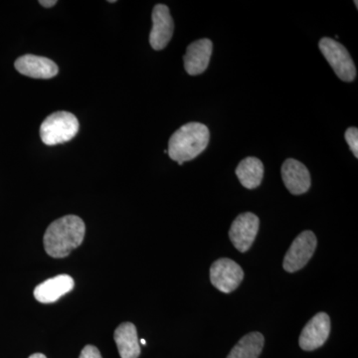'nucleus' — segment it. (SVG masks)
I'll list each match as a JSON object with an SVG mask.
<instances>
[{
	"label": "nucleus",
	"instance_id": "f257e3e1",
	"mask_svg": "<svg viewBox=\"0 0 358 358\" xmlns=\"http://www.w3.org/2000/svg\"><path fill=\"white\" fill-rule=\"evenodd\" d=\"M86 226L76 215H67L52 222L44 235V248L52 258L61 259L69 255L83 242Z\"/></svg>",
	"mask_w": 358,
	"mask_h": 358
},
{
	"label": "nucleus",
	"instance_id": "f03ea898",
	"mask_svg": "<svg viewBox=\"0 0 358 358\" xmlns=\"http://www.w3.org/2000/svg\"><path fill=\"white\" fill-rule=\"evenodd\" d=\"M210 140L209 129L200 122H188L171 136L167 154L171 159L182 166L194 159L206 150Z\"/></svg>",
	"mask_w": 358,
	"mask_h": 358
},
{
	"label": "nucleus",
	"instance_id": "7ed1b4c3",
	"mask_svg": "<svg viewBox=\"0 0 358 358\" xmlns=\"http://www.w3.org/2000/svg\"><path fill=\"white\" fill-rule=\"evenodd\" d=\"M79 131V121L69 112L48 115L40 127V136L45 145H56L73 140Z\"/></svg>",
	"mask_w": 358,
	"mask_h": 358
},
{
	"label": "nucleus",
	"instance_id": "20e7f679",
	"mask_svg": "<svg viewBox=\"0 0 358 358\" xmlns=\"http://www.w3.org/2000/svg\"><path fill=\"white\" fill-rule=\"evenodd\" d=\"M319 47L322 55L341 81L352 82L357 78L355 62L343 44L329 37H324L320 39Z\"/></svg>",
	"mask_w": 358,
	"mask_h": 358
},
{
	"label": "nucleus",
	"instance_id": "39448f33",
	"mask_svg": "<svg viewBox=\"0 0 358 358\" xmlns=\"http://www.w3.org/2000/svg\"><path fill=\"white\" fill-rule=\"evenodd\" d=\"M317 237L312 231H303L291 245L285 256L282 267L289 273H294L307 265L317 248Z\"/></svg>",
	"mask_w": 358,
	"mask_h": 358
},
{
	"label": "nucleus",
	"instance_id": "423d86ee",
	"mask_svg": "<svg viewBox=\"0 0 358 358\" xmlns=\"http://www.w3.org/2000/svg\"><path fill=\"white\" fill-rule=\"evenodd\" d=\"M243 279V270L231 259H218L211 265V284L222 293L229 294L234 292Z\"/></svg>",
	"mask_w": 358,
	"mask_h": 358
},
{
	"label": "nucleus",
	"instance_id": "0eeeda50",
	"mask_svg": "<svg viewBox=\"0 0 358 358\" xmlns=\"http://www.w3.org/2000/svg\"><path fill=\"white\" fill-rule=\"evenodd\" d=\"M260 220L251 212L240 214L231 225L229 237L238 251L245 253L251 248L258 234Z\"/></svg>",
	"mask_w": 358,
	"mask_h": 358
},
{
	"label": "nucleus",
	"instance_id": "6e6552de",
	"mask_svg": "<svg viewBox=\"0 0 358 358\" xmlns=\"http://www.w3.org/2000/svg\"><path fill=\"white\" fill-rule=\"evenodd\" d=\"M152 28L150 34V44L155 51L166 48L173 38L174 23L169 7L157 4L152 14Z\"/></svg>",
	"mask_w": 358,
	"mask_h": 358
},
{
	"label": "nucleus",
	"instance_id": "1a4fd4ad",
	"mask_svg": "<svg viewBox=\"0 0 358 358\" xmlns=\"http://www.w3.org/2000/svg\"><path fill=\"white\" fill-rule=\"evenodd\" d=\"M331 333V320L326 313H319L303 327L300 336V346L312 352L324 345Z\"/></svg>",
	"mask_w": 358,
	"mask_h": 358
},
{
	"label": "nucleus",
	"instance_id": "9d476101",
	"mask_svg": "<svg viewBox=\"0 0 358 358\" xmlns=\"http://www.w3.org/2000/svg\"><path fill=\"white\" fill-rule=\"evenodd\" d=\"M282 178L292 194L301 195L308 192L312 180L305 164L294 159H287L282 166Z\"/></svg>",
	"mask_w": 358,
	"mask_h": 358
},
{
	"label": "nucleus",
	"instance_id": "9b49d317",
	"mask_svg": "<svg viewBox=\"0 0 358 358\" xmlns=\"http://www.w3.org/2000/svg\"><path fill=\"white\" fill-rule=\"evenodd\" d=\"M14 66L20 74L34 79H51L59 72L57 64L50 59L32 54L21 56Z\"/></svg>",
	"mask_w": 358,
	"mask_h": 358
},
{
	"label": "nucleus",
	"instance_id": "f8f14e48",
	"mask_svg": "<svg viewBox=\"0 0 358 358\" xmlns=\"http://www.w3.org/2000/svg\"><path fill=\"white\" fill-rule=\"evenodd\" d=\"M213 44L211 40L204 38L192 42L186 49L183 62L187 74L197 76L206 71L212 55Z\"/></svg>",
	"mask_w": 358,
	"mask_h": 358
},
{
	"label": "nucleus",
	"instance_id": "ddd939ff",
	"mask_svg": "<svg viewBox=\"0 0 358 358\" xmlns=\"http://www.w3.org/2000/svg\"><path fill=\"white\" fill-rule=\"evenodd\" d=\"M75 282L69 275H58L51 278L34 289V296L42 303L57 301L61 296L70 293L74 289Z\"/></svg>",
	"mask_w": 358,
	"mask_h": 358
},
{
	"label": "nucleus",
	"instance_id": "4468645a",
	"mask_svg": "<svg viewBox=\"0 0 358 358\" xmlns=\"http://www.w3.org/2000/svg\"><path fill=\"white\" fill-rule=\"evenodd\" d=\"M114 338L121 358H138L141 355L138 331L131 322H124L115 329Z\"/></svg>",
	"mask_w": 358,
	"mask_h": 358
},
{
	"label": "nucleus",
	"instance_id": "2eb2a0df",
	"mask_svg": "<svg viewBox=\"0 0 358 358\" xmlns=\"http://www.w3.org/2000/svg\"><path fill=\"white\" fill-rule=\"evenodd\" d=\"M236 176L240 183L247 189H255L262 182L264 178V164L257 157H250L242 160L238 164Z\"/></svg>",
	"mask_w": 358,
	"mask_h": 358
},
{
	"label": "nucleus",
	"instance_id": "dca6fc26",
	"mask_svg": "<svg viewBox=\"0 0 358 358\" xmlns=\"http://www.w3.org/2000/svg\"><path fill=\"white\" fill-rule=\"evenodd\" d=\"M263 334L251 333L243 336L231 350L227 358H259L264 348Z\"/></svg>",
	"mask_w": 358,
	"mask_h": 358
},
{
	"label": "nucleus",
	"instance_id": "f3484780",
	"mask_svg": "<svg viewBox=\"0 0 358 358\" xmlns=\"http://www.w3.org/2000/svg\"><path fill=\"white\" fill-rule=\"evenodd\" d=\"M345 141L350 145L352 154L355 155V159H358V129L357 128H350L345 131Z\"/></svg>",
	"mask_w": 358,
	"mask_h": 358
},
{
	"label": "nucleus",
	"instance_id": "a211bd4d",
	"mask_svg": "<svg viewBox=\"0 0 358 358\" xmlns=\"http://www.w3.org/2000/svg\"><path fill=\"white\" fill-rule=\"evenodd\" d=\"M79 358H103L100 350L94 345L85 346Z\"/></svg>",
	"mask_w": 358,
	"mask_h": 358
},
{
	"label": "nucleus",
	"instance_id": "6ab92c4d",
	"mask_svg": "<svg viewBox=\"0 0 358 358\" xmlns=\"http://www.w3.org/2000/svg\"><path fill=\"white\" fill-rule=\"evenodd\" d=\"M39 3L42 6L46 7V8H50V7L55 6L57 4V1L56 0H41V1H39Z\"/></svg>",
	"mask_w": 358,
	"mask_h": 358
},
{
	"label": "nucleus",
	"instance_id": "aec40b11",
	"mask_svg": "<svg viewBox=\"0 0 358 358\" xmlns=\"http://www.w3.org/2000/svg\"><path fill=\"white\" fill-rule=\"evenodd\" d=\"M29 358H47L42 353H34V355H30Z\"/></svg>",
	"mask_w": 358,
	"mask_h": 358
},
{
	"label": "nucleus",
	"instance_id": "412c9836",
	"mask_svg": "<svg viewBox=\"0 0 358 358\" xmlns=\"http://www.w3.org/2000/svg\"><path fill=\"white\" fill-rule=\"evenodd\" d=\"M140 343H141V345H147V341H145V339L143 338H141V341H140Z\"/></svg>",
	"mask_w": 358,
	"mask_h": 358
},
{
	"label": "nucleus",
	"instance_id": "4be33fe9",
	"mask_svg": "<svg viewBox=\"0 0 358 358\" xmlns=\"http://www.w3.org/2000/svg\"><path fill=\"white\" fill-rule=\"evenodd\" d=\"M108 2H110V3H115V0H110V1H108Z\"/></svg>",
	"mask_w": 358,
	"mask_h": 358
},
{
	"label": "nucleus",
	"instance_id": "5701e85b",
	"mask_svg": "<svg viewBox=\"0 0 358 358\" xmlns=\"http://www.w3.org/2000/svg\"><path fill=\"white\" fill-rule=\"evenodd\" d=\"M355 7H357H357H358V2L357 1H355Z\"/></svg>",
	"mask_w": 358,
	"mask_h": 358
}]
</instances>
